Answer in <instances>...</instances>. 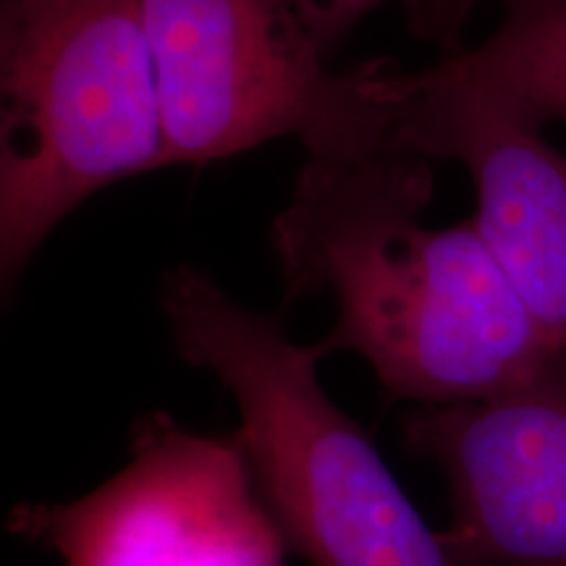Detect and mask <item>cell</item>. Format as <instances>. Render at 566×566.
<instances>
[{
    "label": "cell",
    "mask_w": 566,
    "mask_h": 566,
    "mask_svg": "<svg viewBox=\"0 0 566 566\" xmlns=\"http://www.w3.org/2000/svg\"><path fill=\"white\" fill-rule=\"evenodd\" d=\"M491 38L451 55L543 126L566 122V0H501Z\"/></svg>",
    "instance_id": "cell-8"
},
{
    "label": "cell",
    "mask_w": 566,
    "mask_h": 566,
    "mask_svg": "<svg viewBox=\"0 0 566 566\" xmlns=\"http://www.w3.org/2000/svg\"><path fill=\"white\" fill-rule=\"evenodd\" d=\"M0 275L13 292L55 226L168 166L142 0H0Z\"/></svg>",
    "instance_id": "cell-3"
},
{
    "label": "cell",
    "mask_w": 566,
    "mask_h": 566,
    "mask_svg": "<svg viewBox=\"0 0 566 566\" xmlns=\"http://www.w3.org/2000/svg\"><path fill=\"white\" fill-rule=\"evenodd\" d=\"M168 166H208L265 142L334 132L357 108L289 0H142Z\"/></svg>",
    "instance_id": "cell-4"
},
{
    "label": "cell",
    "mask_w": 566,
    "mask_h": 566,
    "mask_svg": "<svg viewBox=\"0 0 566 566\" xmlns=\"http://www.w3.org/2000/svg\"><path fill=\"white\" fill-rule=\"evenodd\" d=\"M399 428L449 485L454 566H566V363L472 405L412 407Z\"/></svg>",
    "instance_id": "cell-7"
},
{
    "label": "cell",
    "mask_w": 566,
    "mask_h": 566,
    "mask_svg": "<svg viewBox=\"0 0 566 566\" xmlns=\"http://www.w3.org/2000/svg\"><path fill=\"white\" fill-rule=\"evenodd\" d=\"M294 11L300 13L310 34L317 40L325 55L336 51L342 42L349 38L359 19L373 9H378L384 0H289ZM430 6V0H424ZM433 3H443L446 13L454 21V0H433Z\"/></svg>",
    "instance_id": "cell-9"
},
{
    "label": "cell",
    "mask_w": 566,
    "mask_h": 566,
    "mask_svg": "<svg viewBox=\"0 0 566 566\" xmlns=\"http://www.w3.org/2000/svg\"><path fill=\"white\" fill-rule=\"evenodd\" d=\"M9 530L63 566H286L292 551L237 438L163 412L137 422L111 480L66 504H19Z\"/></svg>",
    "instance_id": "cell-5"
},
{
    "label": "cell",
    "mask_w": 566,
    "mask_h": 566,
    "mask_svg": "<svg viewBox=\"0 0 566 566\" xmlns=\"http://www.w3.org/2000/svg\"><path fill=\"white\" fill-rule=\"evenodd\" d=\"M271 244L289 300L334 294L325 354L354 352L388 401L457 407L566 363L472 218L430 229V160L370 134L304 147Z\"/></svg>",
    "instance_id": "cell-1"
},
{
    "label": "cell",
    "mask_w": 566,
    "mask_h": 566,
    "mask_svg": "<svg viewBox=\"0 0 566 566\" xmlns=\"http://www.w3.org/2000/svg\"><path fill=\"white\" fill-rule=\"evenodd\" d=\"M386 118V142L467 168L480 237L566 354V155L543 137V124L446 53L417 74L394 71Z\"/></svg>",
    "instance_id": "cell-6"
},
{
    "label": "cell",
    "mask_w": 566,
    "mask_h": 566,
    "mask_svg": "<svg viewBox=\"0 0 566 566\" xmlns=\"http://www.w3.org/2000/svg\"><path fill=\"white\" fill-rule=\"evenodd\" d=\"M160 304L176 349L216 375L239 409L237 441L286 535L313 566H454L370 438L325 394L321 344L292 342L210 275L179 265Z\"/></svg>",
    "instance_id": "cell-2"
}]
</instances>
